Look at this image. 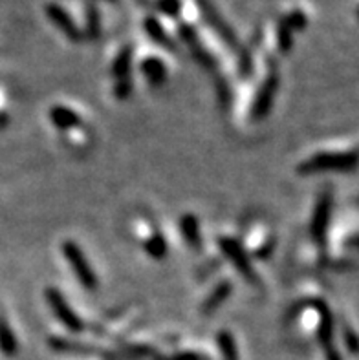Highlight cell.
I'll list each match as a JSON object with an SVG mask.
<instances>
[{
    "instance_id": "6da1fadb",
    "label": "cell",
    "mask_w": 359,
    "mask_h": 360,
    "mask_svg": "<svg viewBox=\"0 0 359 360\" xmlns=\"http://www.w3.org/2000/svg\"><path fill=\"white\" fill-rule=\"evenodd\" d=\"M358 167V154L355 150L350 152H336V154H316L310 159L303 161L297 167V172L303 176L325 172H352Z\"/></svg>"
},
{
    "instance_id": "7a4b0ae2",
    "label": "cell",
    "mask_w": 359,
    "mask_h": 360,
    "mask_svg": "<svg viewBox=\"0 0 359 360\" xmlns=\"http://www.w3.org/2000/svg\"><path fill=\"white\" fill-rule=\"evenodd\" d=\"M308 307H313L319 314V324H317V338L321 344V349L325 353L326 360H341L339 351L334 344V317H332V309L326 305L323 300H308Z\"/></svg>"
},
{
    "instance_id": "3957f363",
    "label": "cell",
    "mask_w": 359,
    "mask_h": 360,
    "mask_svg": "<svg viewBox=\"0 0 359 360\" xmlns=\"http://www.w3.org/2000/svg\"><path fill=\"white\" fill-rule=\"evenodd\" d=\"M61 251L65 260L70 263L72 271H74L76 278L81 282V286L86 287L88 291L97 289L100 280H97L95 272L92 271V267H90L88 260H86L85 253H83V249H81L74 240H67V242H62Z\"/></svg>"
},
{
    "instance_id": "277c9868",
    "label": "cell",
    "mask_w": 359,
    "mask_h": 360,
    "mask_svg": "<svg viewBox=\"0 0 359 360\" xmlns=\"http://www.w3.org/2000/svg\"><path fill=\"white\" fill-rule=\"evenodd\" d=\"M44 298H46L48 305L53 311V314L57 317V320L65 326L67 329H70L72 333H81L85 331V322L81 320L79 314L72 309V305L68 304L67 298L62 296V293L55 287H48L46 293H44Z\"/></svg>"
},
{
    "instance_id": "5b68a950",
    "label": "cell",
    "mask_w": 359,
    "mask_h": 360,
    "mask_svg": "<svg viewBox=\"0 0 359 360\" xmlns=\"http://www.w3.org/2000/svg\"><path fill=\"white\" fill-rule=\"evenodd\" d=\"M218 247H220L224 256H226L233 265H235L236 271L241 272L246 280H250L251 284H257V282H259L255 271H253V263H251L250 256H248L246 253V249L242 247L235 238L220 236V238H218Z\"/></svg>"
},
{
    "instance_id": "8992f818",
    "label": "cell",
    "mask_w": 359,
    "mask_h": 360,
    "mask_svg": "<svg viewBox=\"0 0 359 360\" xmlns=\"http://www.w3.org/2000/svg\"><path fill=\"white\" fill-rule=\"evenodd\" d=\"M332 207H334V200H332L330 192H325L319 196L313 209L312 221H310V234H312L313 244L319 247L326 245V236H328V227H330L332 220Z\"/></svg>"
},
{
    "instance_id": "52a82bcc",
    "label": "cell",
    "mask_w": 359,
    "mask_h": 360,
    "mask_svg": "<svg viewBox=\"0 0 359 360\" xmlns=\"http://www.w3.org/2000/svg\"><path fill=\"white\" fill-rule=\"evenodd\" d=\"M277 90H279V75L269 74L260 88L257 90L255 101H253V106H251V116L253 119H264L269 112H271V106L275 103V95H277Z\"/></svg>"
},
{
    "instance_id": "ba28073f",
    "label": "cell",
    "mask_w": 359,
    "mask_h": 360,
    "mask_svg": "<svg viewBox=\"0 0 359 360\" xmlns=\"http://www.w3.org/2000/svg\"><path fill=\"white\" fill-rule=\"evenodd\" d=\"M178 33H180V39H182V41H184V43L189 46V50H191V53L194 55V59H196V61H198L203 68H208V70H215L217 62H215L213 57L205 52V48L200 44L198 37H196V32L191 28L189 24H182V26L178 28Z\"/></svg>"
},
{
    "instance_id": "9c48e42d",
    "label": "cell",
    "mask_w": 359,
    "mask_h": 360,
    "mask_svg": "<svg viewBox=\"0 0 359 360\" xmlns=\"http://www.w3.org/2000/svg\"><path fill=\"white\" fill-rule=\"evenodd\" d=\"M46 15H48V19L55 24V28L61 29V32L65 33L68 39H70L72 43H79L81 39H83V37H81L79 28L76 26V22L72 20L70 15L62 10L61 6L48 4L46 6Z\"/></svg>"
},
{
    "instance_id": "30bf717a",
    "label": "cell",
    "mask_w": 359,
    "mask_h": 360,
    "mask_svg": "<svg viewBox=\"0 0 359 360\" xmlns=\"http://www.w3.org/2000/svg\"><path fill=\"white\" fill-rule=\"evenodd\" d=\"M200 6H202V13L203 17H205V20L209 22V26H211L229 46H236L235 33H233L231 28L224 22L222 17L217 13V10H215L213 6L209 4V2H205V0H200Z\"/></svg>"
},
{
    "instance_id": "8fae6325",
    "label": "cell",
    "mask_w": 359,
    "mask_h": 360,
    "mask_svg": "<svg viewBox=\"0 0 359 360\" xmlns=\"http://www.w3.org/2000/svg\"><path fill=\"white\" fill-rule=\"evenodd\" d=\"M48 117H50V121L53 123V127L57 130L67 132L81 127V117L72 108L62 106V104H55V106L50 108Z\"/></svg>"
},
{
    "instance_id": "7c38bea8",
    "label": "cell",
    "mask_w": 359,
    "mask_h": 360,
    "mask_svg": "<svg viewBox=\"0 0 359 360\" xmlns=\"http://www.w3.org/2000/svg\"><path fill=\"white\" fill-rule=\"evenodd\" d=\"M233 293V282L231 280H222V282H218V286L215 287L211 293L208 295V298L203 300V304H202V313L203 314H211L215 313L220 305L226 302L229 296H231Z\"/></svg>"
},
{
    "instance_id": "4fadbf2b",
    "label": "cell",
    "mask_w": 359,
    "mask_h": 360,
    "mask_svg": "<svg viewBox=\"0 0 359 360\" xmlns=\"http://www.w3.org/2000/svg\"><path fill=\"white\" fill-rule=\"evenodd\" d=\"M180 233L184 240L193 249L202 247V230H200V220L194 214H184L178 221Z\"/></svg>"
},
{
    "instance_id": "5bb4252c",
    "label": "cell",
    "mask_w": 359,
    "mask_h": 360,
    "mask_svg": "<svg viewBox=\"0 0 359 360\" xmlns=\"http://www.w3.org/2000/svg\"><path fill=\"white\" fill-rule=\"evenodd\" d=\"M142 74L145 75V79L149 81L151 86H161L167 81V68L161 59L158 57H149L142 62Z\"/></svg>"
},
{
    "instance_id": "9a60e30c",
    "label": "cell",
    "mask_w": 359,
    "mask_h": 360,
    "mask_svg": "<svg viewBox=\"0 0 359 360\" xmlns=\"http://www.w3.org/2000/svg\"><path fill=\"white\" fill-rule=\"evenodd\" d=\"M145 32H147V35H149V39H151L152 43H156L158 46L167 48V50H170V52H175V50H176L175 43L170 41V37L167 35V32L163 29V26H161V24L158 22L156 19L149 17V19L145 20Z\"/></svg>"
},
{
    "instance_id": "2e32d148",
    "label": "cell",
    "mask_w": 359,
    "mask_h": 360,
    "mask_svg": "<svg viewBox=\"0 0 359 360\" xmlns=\"http://www.w3.org/2000/svg\"><path fill=\"white\" fill-rule=\"evenodd\" d=\"M50 347L55 351H61V353H95L97 351L95 347L86 346L83 342H74L61 337L50 338Z\"/></svg>"
},
{
    "instance_id": "e0dca14e",
    "label": "cell",
    "mask_w": 359,
    "mask_h": 360,
    "mask_svg": "<svg viewBox=\"0 0 359 360\" xmlns=\"http://www.w3.org/2000/svg\"><path fill=\"white\" fill-rule=\"evenodd\" d=\"M217 344L222 360H238V349H236V342L231 331L224 329V331L218 333Z\"/></svg>"
},
{
    "instance_id": "ac0fdd59",
    "label": "cell",
    "mask_w": 359,
    "mask_h": 360,
    "mask_svg": "<svg viewBox=\"0 0 359 360\" xmlns=\"http://www.w3.org/2000/svg\"><path fill=\"white\" fill-rule=\"evenodd\" d=\"M152 355H156V351L149 346H128L125 349H121L119 353H110L109 360H143V359H151Z\"/></svg>"
},
{
    "instance_id": "d6986e66",
    "label": "cell",
    "mask_w": 359,
    "mask_h": 360,
    "mask_svg": "<svg viewBox=\"0 0 359 360\" xmlns=\"http://www.w3.org/2000/svg\"><path fill=\"white\" fill-rule=\"evenodd\" d=\"M130 66H133V48L127 46L118 53V57H116V59H114L112 75L118 81L125 79V77H128Z\"/></svg>"
},
{
    "instance_id": "ffe728a7",
    "label": "cell",
    "mask_w": 359,
    "mask_h": 360,
    "mask_svg": "<svg viewBox=\"0 0 359 360\" xmlns=\"http://www.w3.org/2000/svg\"><path fill=\"white\" fill-rule=\"evenodd\" d=\"M19 349V344H17V337L11 331L10 324L6 322L4 318H0V351L8 356H13Z\"/></svg>"
},
{
    "instance_id": "44dd1931",
    "label": "cell",
    "mask_w": 359,
    "mask_h": 360,
    "mask_svg": "<svg viewBox=\"0 0 359 360\" xmlns=\"http://www.w3.org/2000/svg\"><path fill=\"white\" fill-rule=\"evenodd\" d=\"M145 253L152 258V260H163L169 253V245H167L165 238L161 234H152L151 238L145 240L143 244Z\"/></svg>"
},
{
    "instance_id": "7402d4cb",
    "label": "cell",
    "mask_w": 359,
    "mask_h": 360,
    "mask_svg": "<svg viewBox=\"0 0 359 360\" xmlns=\"http://www.w3.org/2000/svg\"><path fill=\"white\" fill-rule=\"evenodd\" d=\"M277 35H279V48H280V52L283 53H288L290 52V48H292V43H293V39H292V28L288 26V22L286 20H280L279 24V29H277Z\"/></svg>"
},
{
    "instance_id": "603a6c76",
    "label": "cell",
    "mask_w": 359,
    "mask_h": 360,
    "mask_svg": "<svg viewBox=\"0 0 359 360\" xmlns=\"http://www.w3.org/2000/svg\"><path fill=\"white\" fill-rule=\"evenodd\" d=\"M86 33H88V39L100 37V15H97V11L92 6L88 8V26H86Z\"/></svg>"
},
{
    "instance_id": "cb8c5ba5",
    "label": "cell",
    "mask_w": 359,
    "mask_h": 360,
    "mask_svg": "<svg viewBox=\"0 0 359 360\" xmlns=\"http://www.w3.org/2000/svg\"><path fill=\"white\" fill-rule=\"evenodd\" d=\"M156 360H209L208 355L198 353V351H180L170 356H160Z\"/></svg>"
},
{
    "instance_id": "d4e9b609",
    "label": "cell",
    "mask_w": 359,
    "mask_h": 360,
    "mask_svg": "<svg viewBox=\"0 0 359 360\" xmlns=\"http://www.w3.org/2000/svg\"><path fill=\"white\" fill-rule=\"evenodd\" d=\"M114 92H116V97H118L119 101H125V99L130 97V94H133V83H130V79H128V77L119 79L116 88H114Z\"/></svg>"
},
{
    "instance_id": "484cf974",
    "label": "cell",
    "mask_w": 359,
    "mask_h": 360,
    "mask_svg": "<svg viewBox=\"0 0 359 360\" xmlns=\"http://www.w3.org/2000/svg\"><path fill=\"white\" fill-rule=\"evenodd\" d=\"M286 22H288V26L293 29H304L306 28V17H304L303 11H293V13H290L288 17H286Z\"/></svg>"
},
{
    "instance_id": "4316f807",
    "label": "cell",
    "mask_w": 359,
    "mask_h": 360,
    "mask_svg": "<svg viewBox=\"0 0 359 360\" xmlns=\"http://www.w3.org/2000/svg\"><path fill=\"white\" fill-rule=\"evenodd\" d=\"M343 338H345V344H346V347L350 349V353L355 355V353H358V337H355L354 329L350 328L348 324L343 326Z\"/></svg>"
},
{
    "instance_id": "83f0119b",
    "label": "cell",
    "mask_w": 359,
    "mask_h": 360,
    "mask_svg": "<svg viewBox=\"0 0 359 360\" xmlns=\"http://www.w3.org/2000/svg\"><path fill=\"white\" fill-rule=\"evenodd\" d=\"M218 97H220V103H222V106H227L229 104V101H231V92H229V86H227V83L224 79H218Z\"/></svg>"
},
{
    "instance_id": "f1b7e54d",
    "label": "cell",
    "mask_w": 359,
    "mask_h": 360,
    "mask_svg": "<svg viewBox=\"0 0 359 360\" xmlns=\"http://www.w3.org/2000/svg\"><path fill=\"white\" fill-rule=\"evenodd\" d=\"M160 10L169 17H176L180 13V2L178 0H163L160 2Z\"/></svg>"
}]
</instances>
